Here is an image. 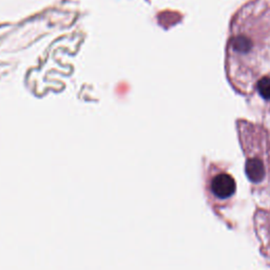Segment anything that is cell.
<instances>
[{
  "label": "cell",
  "instance_id": "3957f363",
  "mask_svg": "<svg viewBox=\"0 0 270 270\" xmlns=\"http://www.w3.org/2000/svg\"><path fill=\"white\" fill-rule=\"evenodd\" d=\"M232 46L234 51L245 54L251 50L252 42L246 36H237L232 40Z\"/></svg>",
  "mask_w": 270,
  "mask_h": 270
},
{
  "label": "cell",
  "instance_id": "7a4b0ae2",
  "mask_svg": "<svg viewBox=\"0 0 270 270\" xmlns=\"http://www.w3.org/2000/svg\"><path fill=\"white\" fill-rule=\"evenodd\" d=\"M246 174L253 183H260L265 177V167L259 158H250L246 163Z\"/></svg>",
  "mask_w": 270,
  "mask_h": 270
},
{
  "label": "cell",
  "instance_id": "277c9868",
  "mask_svg": "<svg viewBox=\"0 0 270 270\" xmlns=\"http://www.w3.org/2000/svg\"><path fill=\"white\" fill-rule=\"evenodd\" d=\"M258 90L261 96L265 100H270V77H264L258 84Z\"/></svg>",
  "mask_w": 270,
  "mask_h": 270
},
{
  "label": "cell",
  "instance_id": "6da1fadb",
  "mask_svg": "<svg viewBox=\"0 0 270 270\" xmlns=\"http://www.w3.org/2000/svg\"><path fill=\"white\" fill-rule=\"evenodd\" d=\"M235 182L228 174H218L211 182V190L219 199H227L235 192Z\"/></svg>",
  "mask_w": 270,
  "mask_h": 270
}]
</instances>
